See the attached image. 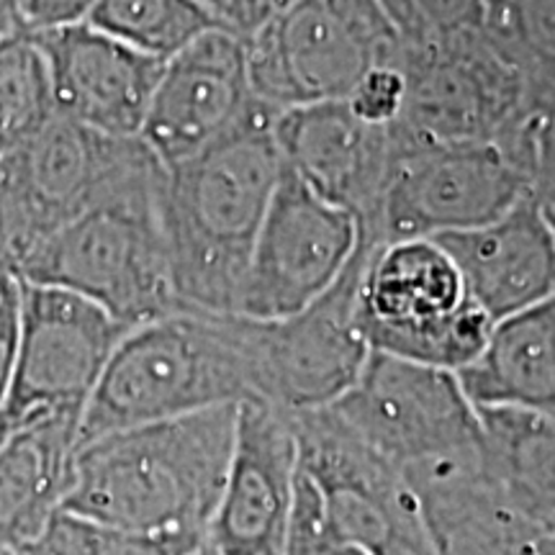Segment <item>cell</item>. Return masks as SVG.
<instances>
[{
	"label": "cell",
	"instance_id": "1f68e13d",
	"mask_svg": "<svg viewBox=\"0 0 555 555\" xmlns=\"http://www.w3.org/2000/svg\"><path fill=\"white\" fill-rule=\"evenodd\" d=\"M21 337V281L0 270V409L9 397Z\"/></svg>",
	"mask_w": 555,
	"mask_h": 555
},
{
	"label": "cell",
	"instance_id": "8992f818",
	"mask_svg": "<svg viewBox=\"0 0 555 555\" xmlns=\"http://www.w3.org/2000/svg\"><path fill=\"white\" fill-rule=\"evenodd\" d=\"M159 189L80 214L44 242L21 281L78 294L127 327L183 309L172 288Z\"/></svg>",
	"mask_w": 555,
	"mask_h": 555
},
{
	"label": "cell",
	"instance_id": "d4e9b609",
	"mask_svg": "<svg viewBox=\"0 0 555 555\" xmlns=\"http://www.w3.org/2000/svg\"><path fill=\"white\" fill-rule=\"evenodd\" d=\"M86 24L150 57L170 60L224 21L201 0H99Z\"/></svg>",
	"mask_w": 555,
	"mask_h": 555
},
{
	"label": "cell",
	"instance_id": "ac0fdd59",
	"mask_svg": "<svg viewBox=\"0 0 555 555\" xmlns=\"http://www.w3.org/2000/svg\"><path fill=\"white\" fill-rule=\"evenodd\" d=\"M31 37L47 62L57 116L106 137H139L165 60L90 24Z\"/></svg>",
	"mask_w": 555,
	"mask_h": 555
},
{
	"label": "cell",
	"instance_id": "4fadbf2b",
	"mask_svg": "<svg viewBox=\"0 0 555 555\" xmlns=\"http://www.w3.org/2000/svg\"><path fill=\"white\" fill-rule=\"evenodd\" d=\"M298 468L322 496L337 538L367 555H433L404 474L356 440L327 406L291 414Z\"/></svg>",
	"mask_w": 555,
	"mask_h": 555
},
{
	"label": "cell",
	"instance_id": "ba28073f",
	"mask_svg": "<svg viewBox=\"0 0 555 555\" xmlns=\"http://www.w3.org/2000/svg\"><path fill=\"white\" fill-rule=\"evenodd\" d=\"M371 245L360 234L345 273L307 309L283 319L237 317L249 401L301 414L335 404L356 386L371 356L356 319L360 270Z\"/></svg>",
	"mask_w": 555,
	"mask_h": 555
},
{
	"label": "cell",
	"instance_id": "4316f807",
	"mask_svg": "<svg viewBox=\"0 0 555 555\" xmlns=\"http://www.w3.org/2000/svg\"><path fill=\"white\" fill-rule=\"evenodd\" d=\"M44 555H191L183 547L60 509L41 538Z\"/></svg>",
	"mask_w": 555,
	"mask_h": 555
},
{
	"label": "cell",
	"instance_id": "d6a6232c",
	"mask_svg": "<svg viewBox=\"0 0 555 555\" xmlns=\"http://www.w3.org/2000/svg\"><path fill=\"white\" fill-rule=\"evenodd\" d=\"M99 0H21L29 34H44L65 26L86 24Z\"/></svg>",
	"mask_w": 555,
	"mask_h": 555
},
{
	"label": "cell",
	"instance_id": "f35d334b",
	"mask_svg": "<svg viewBox=\"0 0 555 555\" xmlns=\"http://www.w3.org/2000/svg\"><path fill=\"white\" fill-rule=\"evenodd\" d=\"M11 433V427L9 425H5V422L3 420H0V442H3V437L5 435H9Z\"/></svg>",
	"mask_w": 555,
	"mask_h": 555
},
{
	"label": "cell",
	"instance_id": "83f0119b",
	"mask_svg": "<svg viewBox=\"0 0 555 555\" xmlns=\"http://www.w3.org/2000/svg\"><path fill=\"white\" fill-rule=\"evenodd\" d=\"M401 44H425L481 26V0H378Z\"/></svg>",
	"mask_w": 555,
	"mask_h": 555
},
{
	"label": "cell",
	"instance_id": "30bf717a",
	"mask_svg": "<svg viewBox=\"0 0 555 555\" xmlns=\"http://www.w3.org/2000/svg\"><path fill=\"white\" fill-rule=\"evenodd\" d=\"M399 470L483 450V427L455 373L371 352L356 386L327 406Z\"/></svg>",
	"mask_w": 555,
	"mask_h": 555
},
{
	"label": "cell",
	"instance_id": "8d00e7d4",
	"mask_svg": "<svg viewBox=\"0 0 555 555\" xmlns=\"http://www.w3.org/2000/svg\"><path fill=\"white\" fill-rule=\"evenodd\" d=\"M540 555H555V535L540 540Z\"/></svg>",
	"mask_w": 555,
	"mask_h": 555
},
{
	"label": "cell",
	"instance_id": "6da1fadb",
	"mask_svg": "<svg viewBox=\"0 0 555 555\" xmlns=\"http://www.w3.org/2000/svg\"><path fill=\"white\" fill-rule=\"evenodd\" d=\"M237 406L82 442L62 509L198 551L224 491Z\"/></svg>",
	"mask_w": 555,
	"mask_h": 555
},
{
	"label": "cell",
	"instance_id": "484cf974",
	"mask_svg": "<svg viewBox=\"0 0 555 555\" xmlns=\"http://www.w3.org/2000/svg\"><path fill=\"white\" fill-rule=\"evenodd\" d=\"M54 111L50 73L31 34L0 44V157L37 137Z\"/></svg>",
	"mask_w": 555,
	"mask_h": 555
},
{
	"label": "cell",
	"instance_id": "5bb4252c",
	"mask_svg": "<svg viewBox=\"0 0 555 555\" xmlns=\"http://www.w3.org/2000/svg\"><path fill=\"white\" fill-rule=\"evenodd\" d=\"M358 242V219L311 191L283 165L234 314L283 319L307 309L335 286Z\"/></svg>",
	"mask_w": 555,
	"mask_h": 555
},
{
	"label": "cell",
	"instance_id": "7a4b0ae2",
	"mask_svg": "<svg viewBox=\"0 0 555 555\" xmlns=\"http://www.w3.org/2000/svg\"><path fill=\"white\" fill-rule=\"evenodd\" d=\"M275 111L165 168L159 221L183 309L234 314L255 240L283 172Z\"/></svg>",
	"mask_w": 555,
	"mask_h": 555
},
{
	"label": "cell",
	"instance_id": "277c9868",
	"mask_svg": "<svg viewBox=\"0 0 555 555\" xmlns=\"http://www.w3.org/2000/svg\"><path fill=\"white\" fill-rule=\"evenodd\" d=\"M163 176L139 137H106L54 116L0 157V270L21 281L54 232L108 201L155 191Z\"/></svg>",
	"mask_w": 555,
	"mask_h": 555
},
{
	"label": "cell",
	"instance_id": "7402d4cb",
	"mask_svg": "<svg viewBox=\"0 0 555 555\" xmlns=\"http://www.w3.org/2000/svg\"><path fill=\"white\" fill-rule=\"evenodd\" d=\"M455 376L478 409H519L555 422V298L494 324L483 350Z\"/></svg>",
	"mask_w": 555,
	"mask_h": 555
},
{
	"label": "cell",
	"instance_id": "9c48e42d",
	"mask_svg": "<svg viewBox=\"0 0 555 555\" xmlns=\"http://www.w3.org/2000/svg\"><path fill=\"white\" fill-rule=\"evenodd\" d=\"M399 155L365 240H440L502 217L530 196L522 168L499 144L416 142L399 127Z\"/></svg>",
	"mask_w": 555,
	"mask_h": 555
},
{
	"label": "cell",
	"instance_id": "3957f363",
	"mask_svg": "<svg viewBox=\"0 0 555 555\" xmlns=\"http://www.w3.org/2000/svg\"><path fill=\"white\" fill-rule=\"evenodd\" d=\"M245 401L249 376L237 314L178 309L121 337L82 412L80 446Z\"/></svg>",
	"mask_w": 555,
	"mask_h": 555
},
{
	"label": "cell",
	"instance_id": "e575fe53",
	"mask_svg": "<svg viewBox=\"0 0 555 555\" xmlns=\"http://www.w3.org/2000/svg\"><path fill=\"white\" fill-rule=\"evenodd\" d=\"M24 11H21V0H0V44L9 39L26 37Z\"/></svg>",
	"mask_w": 555,
	"mask_h": 555
},
{
	"label": "cell",
	"instance_id": "ffe728a7",
	"mask_svg": "<svg viewBox=\"0 0 555 555\" xmlns=\"http://www.w3.org/2000/svg\"><path fill=\"white\" fill-rule=\"evenodd\" d=\"M435 242L494 324L555 298V232L530 196L489 224Z\"/></svg>",
	"mask_w": 555,
	"mask_h": 555
},
{
	"label": "cell",
	"instance_id": "74e56055",
	"mask_svg": "<svg viewBox=\"0 0 555 555\" xmlns=\"http://www.w3.org/2000/svg\"><path fill=\"white\" fill-rule=\"evenodd\" d=\"M191 555H221V553H217L214 547H208V545H201L198 551H193Z\"/></svg>",
	"mask_w": 555,
	"mask_h": 555
},
{
	"label": "cell",
	"instance_id": "d590c367",
	"mask_svg": "<svg viewBox=\"0 0 555 555\" xmlns=\"http://www.w3.org/2000/svg\"><path fill=\"white\" fill-rule=\"evenodd\" d=\"M201 3H204L206 9L214 13V16H219L221 21H224V9H227V0H201Z\"/></svg>",
	"mask_w": 555,
	"mask_h": 555
},
{
	"label": "cell",
	"instance_id": "52a82bcc",
	"mask_svg": "<svg viewBox=\"0 0 555 555\" xmlns=\"http://www.w3.org/2000/svg\"><path fill=\"white\" fill-rule=\"evenodd\" d=\"M245 47L255 95L275 114L347 101L371 69L401 54L378 0H298L247 34Z\"/></svg>",
	"mask_w": 555,
	"mask_h": 555
},
{
	"label": "cell",
	"instance_id": "8fae6325",
	"mask_svg": "<svg viewBox=\"0 0 555 555\" xmlns=\"http://www.w3.org/2000/svg\"><path fill=\"white\" fill-rule=\"evenodd\" d=\"M404 108L399 127L416 142H489L509 150L527 127L525 82L481 31L401 44Z\"/></svg>",
	"mask_w": 555,
	"mask_h": 555
},
{
	"label": "cell",
	"instance_id": "9a60e30c",
	"mask_svg": "<svg viewBox=\"0 0 555 555\" xmlns=\"http://www.w3.org/2000/svg\"><path fill=\"white\" fill-rule=\"evenodd\" d=\"M268 111L249 82L245 37L219 24L165 60L139 139L176 168Z\"/></svg>",
	"mask_w": 555,
	"mask_h": 555
},
{
	"label": "cell",
	"instance_id": "836d02e7",
	"mask_svg": "<svg viewBox=\"0 0 555 555\" xmlns=\"http://www.w3.org/2000/svg\"><path fill=\"white\" fill-rule=\"evenodd\" d=\"M294 3H298V0H227L224 24L232 26L242 37H247V34L260 29L266 21L291 9Z\"/></svg>",
	"mask_w": 555,
	"mask_h": 555
},
{
	"label": "cell",
	"instance_id": "603a6c76",
	"mask_svg": "<svg viewBox=\"0 0 555 555\" xmlns=\"http://www.w3.org/2000/svg\"><path fill=\"white\" fill-rule=\"evenodd\" d=\"M478 420L486 463L504 496L538 532V540L553 538L555 422L519 409H478Z\"/></svg>",
	"mask_w": 555,
	"mask_h": 555
},
{
	"label": "cell",
	"instance_id": "f1b7e54d",
	"mask_svg": "<svg viewBox=\"0 0 555 555\" xmlns=\"http://www.w3.org/2000/svg\"><path fill=\"white\" fill-rule=\"evenodd\" d=\"M283 555H367L358 545L332 532L322 496L301 468L296 478V496L291 506Z\"/></svg>",
	"mask_w": 555,
	"mask_h": 555
},
{
	"label": "cell",
	"instance_id": "2e32d148",
	"mask_svg": "<svg viewBox=\"0 0 555 555\" xmlns=\"http://www.w3.org/2000/svg\"><path fill=\"white\" fill-rule=\"evenodd\" d=\"M296 478L291 414L258 401L240 404L224 491L206 545L221 555H283Z\"/></svg>",
	"mask_w": 555,
	"mask_h": 555
},
{
	"label": "cell",
	"instance_id": "cb8c5ba5",
	"mask_svg": "<svg viewBox=\"0 0 555 555\" xmlns=\"http://www.w3.org/2000/svg\"><path fill=\"white\" fill-rule=\"evenodd\" d=\"M478 31L522 78L527 121L555 114V0H481Z\"/></svg>",
	"mask_w": 555,
	"mask_h": 555
},
{
	"label": "cell",
	"instance_id": "44dd1931",
	"mask_svg": "<svg viewBox=\"0 0 555 555\" xmlns=\"http://www.w3.org/2000/svg\"><path fill=\"white\" fill-rule=\"evenodd\" d=\"M82 414H47L13 427L0 442V543L37 547L65 504L80 446Z\"/></svg>",
	"mask_w": 555,
	"mask_h": 555
},
{
	"label": "cell",
	"instance_id": "5b68a950",
	"mask_svg": "<svg viewBox=\"0 0 555 555\" xmlns=\"http://www.w3.org/2000/svg\"><path fill=\"white\" fill-rule=\"evenodd\" d=\"M356 319L371 352L450 373L463 371L494 330L435 240L371 245L360 270Z\"/></svg>",
	"mask_w": 555,
	"mask_h": 555
},
{
	"label": "cell",
	"instance_id": "7c38bea8",
	"mask_svg": "<svg viewBox=\"0 0 555 555\" xmlns=\"http://www.w3.org/2000/svg\"><path fill=\"white\" fill-rule=\"evenodd\" d=\"M131 327L65 288L21 281V337L0 420L11 429L47 414L86 412Z\"/></svg>",
	"mask_w": 555,
	"mask_h": 555
},
{
	"label": "cell",
	"instance_id": "d6986e66",
	"mask_svg": "<svg viewBox=\"0 0 555 555\" xmlns=\"http://www.w3.org/2000/svg\"><path fill=\"white\" fill-rule=\"evenodd\" d=\"M401 474L420 504L433 555H540L538 532L504 496L483 450Z\"/></svg>",
	"mask_w": 555,
	"mask_h": 555
},
{
	"label": "cell",
	"instance_id": "e0dca14e",
	"mask_svg": "<svg viewBox=\"0 0 555 555\" xmlns=\"http://www.w3.org/2000/svg\"><path fill=\"white\" fill-rule=\"evenodd\" d=\"M273 137L283 165L311 191L350 211L360 232L371 227L399 155V129L376 127L347 101L281 111Z\"/></svg>",
	"mask_w": 555,
	"mask_h": 555
},
{
	"label": "cell",
	"instance_id": "f546056e",
	"mask_svg": "<svg viewBox=\"0 0 555 555\" xmlns=\"http://www.w3.org/2000/svg\"><path fill=\"white\" fill-rule=\"evenodd\" d=\"M352 114L376 127H391L399 121L404 108V75L399 65H384L371 69L347 95Z\"/></svg>",
	"mask_w": 555,
	"mask_h": 555
},
{
	"label": "cell",
	"instance_id": "4dcf8cb0",
	"mask_svg": "<svg viewBox=\"0 0 555 555\" xmlns=\"http://www.w3.org/2000/svg\"><path fill=\"white\" fill-rule=\"evenodd\" d=\"M532 139L530 198L555 232V114L527 121Z\"/></svg>",
	"mask_w": 555,
	"mask_h": 555
}]
</instances>
